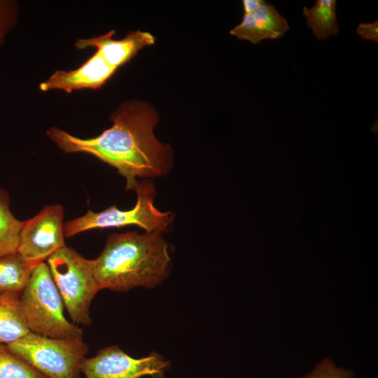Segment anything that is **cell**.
<instances>
[{
	"label": "cell",
	"instance_id": "obj_1",
	"mask_svg": "<svg viewBox=\"0 0 378 378\" xmlns=\"http://www.w3.org/2000/svg\"><path fill=\"white\" fill-rule=\"evenodd\" d=\"M113 125L99 135L81 139L57 127L48 137L64 153H85L115 168L126 181V190H134L137 178L167 176L174 164L170 144L160 141L154 130L160 122L154 107L142 100L120 104L110 115Z\"/></svg>",
	"mask_w": 378,
	"mask_h": 378
},
{
	"label": "cell",
	"instance_id": "obj_2",
	"mask_svg": "<svg viewBox=\"0 0 378 378\" xmlns=\"http://www.w3.org/2000/svg\"><path fill=\"white\" fill-rule=\"evenodd\" d=\"M171 262L168 244L155 231L111 234L101 254L92 260L101 290L117 292L157 286L167 278Z\"/></svg>",
	"mask_w": 378,
	"mask_h": 378
},
{
	"label": "cell",
	"instance_id": "obj_3",
	"mask_svg": "<svg viewBox=\"0 0 378 378\" xmlns=\"http://www.w3.org/2000/svg\"><path fill=\"white\" fill-rule=\"evenodd\" d=\"M20 303L29 332L51 338L82 339L81 328L64 315V303L47 263L34 266Z\"/></svg>",
	"mask_w": 378,
	"mask_h": 378
},
{
	"label": "cell",
	"instance_id": "obj_4",
	"mask_svg": "<svg viewBox=\"0 0 378 378\" xmlns=\"http://www.w3.org/2000/svg\"><path fill=\"white\" fill-rule=\"evenodd\" d=\"M136 202L128 210L119 209L115 204L100 212L88 211L83 216L64 223V234L70 237L89 230L122 227L136 225L146 232H168L172 226L174 215L162 211L155 206L156 189L150 179L138 181L134 189Z\"/></svg>",
	"mask_w": 378,
	"mask_h": 378
},
{
	"label": "cell",
	"instance_id": "obj_5",
	"mask_svg": "<svg viewBox=\"0 0 378 378\" xmlns=\"http://www.w3.org/2000/svg\"><path fill=\"white\" fill-rule=\"evenodd\" d=\"M47 265L72 322L90 325V304L101 290L92 260L65 246L47 259Z\"/></svg>",
	"mask_w": 378,
	"mask_h": 378
},
{
	"label": "cell",
	"instance_id": "obj_6",
	"mask_svg": "<svg viewBox=\"0 0 378 378\" xmlns=\"http://www.w3.org/2000/svg\"><path fill=\"white\" fill-rule=\"evenodd\" d=\"M6 346L47 378H79L88 351L82 339L51 338L31 332Z\"/></svg>",
	"mask_w": 378,
	"mask_h": 378
},
{
	"label": "cell",
	"instance_id": "obj_7",
	"mask_svg": "<svg viewBox=\"0 0 378 378\" xmlns=\"http://www.w3.org/2000/svg\"><path fill=\"white\" fill-rule=\"evenodd\" d=\"M63 217V206L51 204L23 221L17 253L36 265L65 246Z\"/></svg>",
	"mask_w": 378,
	"mask_h": 378
},
{
	"label": "cell",
	"instance_id": "obj_8",
	"mask_svg": "<svg viewBox=\"0 0 378 378\" xmlns=\"http://www.w3.org/2000/svg\"><path fill=\"white\" fill-rule=\"evenodd\" d=\"M169 367V363L156 352L135 358L117 346H111L93 357L85 358L80 369L86 378H164Z\"/></svg>",
	"mask_w": 378,
	"mask_h": 378
},
{
	"label": "cell",
	"instance_id": "obj_9",
	"mask_svg": "<svg viewBox=\"0 0 378 378\" xmlns=\"http://www.w3.org/2000/svg\"><path fill=\"white\" fill-rule=\"evenodd\" d=\"M96 51L78 68L55 71L39 85L40 90L48 92L59 90L71 93L83 89H98L104 85L117 71Z\"/></svg>",
	"mask_w": 378,
	"mask_h": 378
},
{
	"label": "cell",
	"instance_id": "obj_10",
	"mask_svg": "<svg viewBox=\"0 0 378 378\" xmlns=\"http://www.w3.org/2000/svg\"><path fill=\"white\" fill-rule=\"evenodd\" d=\"M115 30L106 34L85 38L78 39L75 43L77 49L94 48L96 51L111 66L118 69L131 60L141 49L152 46L155 42V36L140 30L132 31L122 39H113Z\"/></svg>",
	"mask_w": 378,
	"mask_h": 378
},
{
	"label": "cell",
	"instance_id": "obj_11",
	"mask_svg": "<svg viewBox=\"0 0 378 378\" xmlns=\"http://www.w3.org/2000/svg\"><path fill=\"white\" fill-rule=\"evenodd\" d=\"M289 29L286 19L271 4L264 1L255 11L244 14L241 22L230 34L257 44L265 39L281 38Z\"/></svg>",
	"mask_w": 378,
	"mask_h": 378
},
{
	"label": "cell",
	"instance_id": "obj_12",
	"mask_svg": "<svg viewBox=\"0 0 378 378\" xmlns=\"http://www.w3.org/2000/svg\"><path fill=\"white\" fill-rule=\"evenodd\" d=\"M29 332L22 313L20 297L0 294V344L8 345Z\"/></svg>",
	"mask_w": 378,
	"mask_h": 378
},
{
	"label": "cell",
	"instance_id": "obj_13",
	"mask_svg": "<svg viewBox=\"0 0 378 378\" xmlns=\"http://www.w3.org/2000/svg\"><path fill=\"white\" fill-rule=\"evenodd\" d=\"M34 266L17 252L0 256V294L20 297Z\"/></svg>",
	"mask_w": 378,
	"mask_h": 378
},
{
	"label": "cell",
	"instance_id": "obj_14",
	"mask_svg": "<svg viewBox=\"0 0 378 378\" xmlns=\"http://www.w3.org/2000/svg\"><path fill=\"white\" fill-rule=\"evenodd\" d=\"M336 4L335 0H316L313 7L303 8L307 26L312 29L316 38L326 39L337 34L339 24Z\"/></svg>",
	"mask_w": 378,
	"mask_h": 378
},
{
	"label": "cell",
	"instance_id": "obj_15",
	"mask_svg": "<svg viewBox=\"0 0 378 378\" xmlns=\"http://www.w3.org/2000/svg\"><path fill=\"white\" fill-rule=\"evenodd\" d=\"M22 222L12 214L9 195L0 188V256L17 252Z\"/></svg>",
	"mask_w": 378,
	"mask_h": 378
},
{
	"label": "cell",
	"instance_id": "obj_16",
	"mask_svg": "<svg viewBox=\"0 0 378 378\" xmlns=\"http://www.w3.org/2000/svg\"><path fill=\"white\" fill-rule=\"evenodd\" d=\"M0 378H47L0 344Z\"/></svg>",
	"mask_w": 378,
	"mask_h": 378
},
{
	"label": "cell",
	"instance_id": "obj_17",
	"mask_svg": "<svg viewBox=\"0 0 378 378\" xmlns=\"http://www.w3.org/2000/svg\"><path fill=\"white\" fill-rule=\"evenodd\" d=\"M19 13L20 7L17 1L0 0V48L16 26Z\"/></svg>",
	"mask_w": 378,
	"mask_h": 378
},
{
	"label": "cell",
	"instance_id": "obj_18",
	"mask_svg": "<svg viewBox=\"0 0 378 378\" xmlns=\"http://www.w3.org/2000/svg\"><path fill=\"white\" fill-rule=\"evenodd\" d=\"M302 378H354V373L351 370L337 367L330 360L326 358Z\"/></svg>",
	"mask_w": 378,
	"mask_h": 378
},
{
	"label": "cell",
	"instance_id": "obj_19",
	"mask_svg": "<svg viewBox=\"0 0 378 378\" xmlns=\"http://www.w3.org/2000/svg\"><path fill=\"white\" fill-rule=\"evenodd\" d=\"M356 31L363 39L378 42V20L371 23L360 22Z\"/></svg>",
	"mask_w": 378,
	"mask_h": 378
},
{
	"label": "cell",
	"instance_id": "obj_20",
	"mask_svg": "<svg viewBox=\"0 0 378 378\" xmlns=\"http://www.w3.org/2000/svg\"><path fill=\"white\" fill-rule=\"evenodd\" d=\"M264 0H243L244 14H250L258 10L264 3Z\"/></svg>",
	"mask_w": 378,
	"mask_h": 378
}]
</instances>
